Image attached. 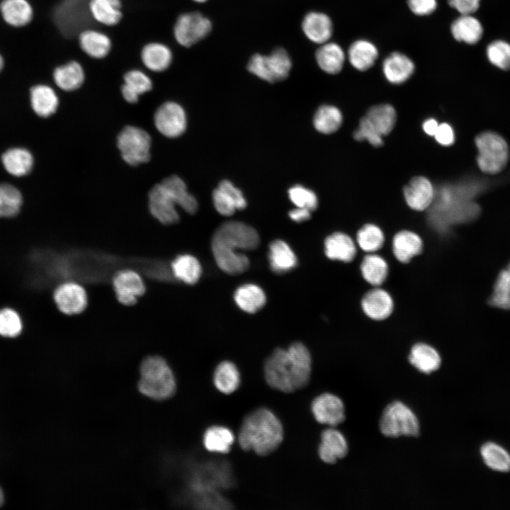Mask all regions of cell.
Listing matches in <instances>:
<instances>
[{
  "label": "cell",
  "instance_id": "obj_1",
  "mask_svg": "<svg viewBox=\"0 0 510 510\" xmlns=\"http://www.w3.org/2000/svg\"><path fill=\"white\" fill-rule=\"evenodd\" d=\"M259 236L251 226L239 221L222 224L214 232L211 241L212 252L217 265L230 275L246 271L249 260L238 251L253 250L259 244Z\"/></svg>",
  "mask_w": 510,
  "mask_h": 510
},
{
  "label": "cell",
  "instance_id": "obj_2",
  "mask_svg": "<svg viewBox=\"0 0 510 510\" xmlns=\"http://www.w3.org/2000/svg\"><path fill=\"white\" fill-rule=\"evenodd\" d=\"M264 376L273 389L292 392L305 387L312 371V357L301 342H295L288 348H277L264 363Z\"/></svg>",
  "mask_w": 510,
  "mask_h": 510
},
{
  "label": "cell",
  "instance_id": "obj_3",
  "mask_svg": "<svg viewBox=\"0 0 510 510\" xmlns=\"http://www.w3.org/2000/svg\"><path fill=\"white\" fill-rule=\"evenodd\" d=\"M150 213L163 225H173L179 221L178 205L190 214L198 210L196 198L187 190L185 182L178 176L172 175L155 184L148 194Z\"/></svg>",
  "mask_w": 510,
  "mask_h": 510
},
{
  "label": "cell",
  "instance_id": "obj_4",
  "mask_svg": "<svg viewBox=\"0 0 510 510\" xmlns=\"http://www.w3.org/2000/svg\"><path fill=\"white\" fill-rule=\"evenodd\" d=\"M283 438L279 419L268 409L259 408L244 419L239 432V443L244 450L266 455L276 450Z\"/></svg>",
  "mask_w": 510,
  "mask_h": 510
},
{
  "label": "cell",
  "instance_id": "obj_5",
  "mask_svg": "<svg viewBox=\"0 0 510 510\" xmlns=\"http://www.w3.org/2000/svg\"><path fill=\"white\" fill-rule=\"evenodd\" d=\"M139 391L156 400L171 397L176 391V379L167 362L158 356L145 358L140 368Z\"/></svg>",
  "mask_w": 510,
  "mask_h": 510
},
{
  "label": "cell",
  "instance_id": "obj_6",
  "mask_svg": "<svg viewBox=\"0 0 510 510\" xmlns=\"http://www.w3.org/2000/svg\"><path fill=\"white\" fill-rule=\"evenodd\" d=\"M246 68L259 79L269 83H276L288 76L292 69V60L285 49L278 47L268 55L260 53L253 55Z\"/></svg>",
  "mask_w": 510,
  "mask_h": 510
},
{
  "label": "cell",
  "instance_id": "obj_7",
  "mask_svg": "<svg viewBox=\"0 0 510 510\" xmlns=\"http://www.w3.org/2000/svg\"><path fill=\"white\" fill-rule=\"evenodd\" d=\"M478 149L477 164L487 174H497L506 164L509 149L506 141L498 134L485 132L475 140Z\"/></svg>",
  "mask_w": 510,
  "mask_h": 510
},
{
  "label": "cell",
  "instance_id": "obj_8",
  "mask_svg": "<svg viewBox=\"0 0 510 510\" xmlns=\"http://www.w3.org/2000/svg\"><path fill=\"white\" fill-rule=\"evenodd\" d=\"M380 429L382 434L387 437L417 436L419 434L416 416L400 402H392L385 407L380 419Z\"/></svg>",
  "mask_w": 510,
  "mask_h": 510
},
{
  "label": "cell",
  "instance_id": "obj_9",
  "mask_svg": "<svg viewBox=\"0 0 510 510\" xmlns=\"http://www.w3.org/2000/svg\"><path fill=\"white\" fill-rule=\"evenodd\" d=\"M151 144L152 139L149 133L133 125L125 126L117 137V146L121 157L131 166H137L149 161Z\"/></svg>",
  "mask_w": 510,
  "mask_h": 510
},
{
  "label": "cell",
  "instance_id": "obj_10",
  "mask_svg": "<svg viewBox=\"0 0 510 510\" xmlns=\"http://www.w3.org/2000/svg\"><path fill=\"white\" fill-rule=\"evenodd\" d=\"M212 28L211 21L198 11L181 13L173 27V35L178 44L190 47L206 38Z\"/></svg>",
  "mask_w": 510,
  "mask_h": 510
},
{
  "label": "cell",
  "instance_id": "obj_11",
  "mask_svg": "<svg viewBox=\"0 0 510 510\" xmlns=\"http://www.w3.org/2000/svg\"><path fill=\"white\" fill-rule=\"evenodd\" d=\"M52 299L57 310L67 315L83 312L87 305L85 289L72 280L58 283L52 291Z\"/></svg>",
  "mask_w": 510,
  "mask_h": 510
},
{
  "label": "cell",
  "instance_id": "obj_12",
  "mask_svg": "<svg viewBox=\"0 0 510 510\" xmlns=\"http://www.w3.org/2000/svg\"><path fill=\"white\" fill-rule=\"evenodd\" d=\"M154 123L162 135L169 138H176L186 131V112L180 104L167 101L162 103L155 111Z\"/></svg>",
  "mask_w": 510,
  "mask_h": 510
},
{
  "label": "cell",
  "instance_id": "obj_13",
  "mask_svg": "<svg viewBox=\"0 0 510 510\" xmlns=\"http://www.w3.org/2000/svg\"><path fill=\"white\" fill-rule=\"evenodd\" d=\"M113 285L118 300L125 305H134L146 290L141 276L132 269L117 272L113 278Z\"/></svg>",
  "mask_w": 510,
  "mask_h": 510
},
{
  "label": "cell",
  "instance_id": "obj_14",
  "mask_svg": "<svg viewBox=\"0 0 510 510\" xmlns=\"http://www.w3.org/2000/svg\"><path fill=\"white\" fill-rule=\"evenodd\" d=\"M361 306L369 319L383 321L392 314L394 300L390 293L383 288L372 287L363 295Z\"/></svg>",
  "mask_w": 510,
  "mask_h": 510
},
{
  "label": "cell",
  "instance_id": "obj_15",
  "mask_svg": "<svg viewBox=\"0 0 510 510\" xmlns=\"http://www.w3.org/2000/svg\"><path fill=\"white\" fill-rule=\"evenodd\" d=\"M356 241L349 234L336 231L324 240V253L330 261L351 263L358 254Z\"/></svg>",
  "mask_w": 510,
  "mask_h": 510
},
{
  "label": "cell",
  "instance_id": "obj_16",
  "mask_svg": "<svg viewBox=\"0 0 510 510\" xmlns=\"http://www.w3.org/2000/svg\"><path fill=\"white\" fill-rule=\"evenodd\" d=\"M311 407L315 419L320 424L336 426L345 419L344 404L332 394L319 395L312 401Z\"/></svg>",
  "mask_w": 510,
  "mask_h": 510
},
{
  "label": "cell",
  "instance_id": "obj_17",
  "mask_svg": "<svg viewBox=\"0 0 510 510\" xmlns=\"http://www.w3.org/2000/svg\"><path fill=\"white\" fill-rule=\"evenodd\" d=\"M212 202L215 210L224 216L232 215L237 210L244 209L246 206L242 191L228 180L220 181L213 191Z\"/></svg>",
  "mask_w": 510,
  "mask_h": 510
},
{
  "label": "cell",
  "instance_id": "obj_18",
  "mask_svg": "<svg viewBox=\"0 0 510 510\" xmlns=\"http://www.w3.org/2000/svg\"><path fill=\"white\" fill-rule=\"evenodd\" d=\"M422 237L409 230H400L391 239V251L394 257L402 264H408L423 251Z\"/></svg>",
  "mask_w": 510,
  "mask_h": 510
},
{
  "label": "cell",
  "instance_id": "obj_19",
  "mask_svg": "<svg viewBox=\"0 0 510 510\" xmlns=\"http://www.w3.org/2000/svg\"><path fill=\"white\" fill-rule=\"evenodd\" d=\"M404 200L407 205L416 211H424L432 203L434 189L431 181L426 177H413L403 188Z\"/></svg>",
  "mask_w": 510,
  "mask_h": 510
},
{
  "label": "cell",
  "instance_id": "obj_20",
  "mask_svg": "<svg viewBox=\"0 0 510 510\" xmlns=\"http://www.w3.org/2000/svg\"><path fill=\"white\" fill-rule=\"evenodd\" d=\"M78 42L82 52L94 60L104 59L112 49L110 38L93 28H83L78 34Z\"/></svg>",
  "mask_w": 510,
  "mask_h": 510
},
{
  "label": "cell",
  "instance_id": "obj_21",
  "mask_svg": "<svg viewBox=\"0 0 510 510\" xmlns=\"http://www.w3.org/2000/svg\"><path fill=\"white\" fill-rule=\"evenodd\" d=\"M302 30L306 38L314 43L322 45L329 40L333 34V23L324 13L311 11L302 21Z\"/></svg>",
  "mask_w": 510,
  "mask_h": 510
},
{
  "label": "cell",
  "instance_id": "obj_22",
  "mask_svg": "<svg viewBox=\"0 0 510 510\" xmlns=\"http://www.w3.org/2000/svg\"><path fill=\"white\" fill-rule=\"evenodd\" d=\"M171 49L165 43L152 41L145 44L140 51V60L149 71L159 73L169 68L173 62Z\"/></svg>",
  "mask_w": 510,
  "mask_h": 510
},
{
  "label": "cell",
  "instance_id": "obj_23",
  "mask_svg": "<svg viewBox=\"0 0 510 510\" xmlns=\"http://www.w3.org/2000/svg\"><path fill=\"white\" fill-rule=\"evenodd\" d=\"M414 69V62L400 52H392L382 62L383 74L393 84H401L407 81Z\"/></svg>",
  "mask_w": 510,
  "mask_h": 510
},
{
  "label": "cell",
  "instance_id": "obj_24",
  "mask_svg": "<svg viewBox=\"0 0 510 510\" xmlns=\"http://www.w3.org/2000/svg\"><path fill=\"white\" fill-rule=\"evenodd\" d=\"M407 357L412 366L426 374L437 370L441 365V357L436 348L424 341L414 344Z\"/></svg>",
  "mask_w": 510,
  "mask_h": 510
},
{
  "label": "cell",
  "instance_id": "obj_25",
  "mask_svg": "<svg viewBox=\"0 0 510 510\" xmlns=\"http://www.w3.org/2000/svg\"><path fill=\"white\" fill-rule=\"evenodd\" d=\"M87 8L90 17L105 26L118 25L122 20V0H88Z\"/></svg>",
  "mask_w": 510,
  "mask_h": 510
},
{
  "label": "cell",
  "instance_id": "obj_26",
  "mask_svg": "<svg viewBox=\"0 0 510 510\" xmlns=\"http://www.w3.org/2000/svg\"><path fill=\"white\" fill-rule=\"evenodd\" d=\"M359 268L363 280L372 287H381L389 272L387 260L377 252L363 254Z\"/></svg>",
  "mask_w": 510,
  "mask_h": 510
},
{
  "label": "cell",
  "instance_id": "obj_27",
  "mask_svg": "<svg viewBox=\"0 0 510 510\" xmlns=\"http://www.w3.org/2000/svg\"><path fill=\"white\" fill-rule=\"evenodd\" d=\"M319 456L326 463H334L348 453L344 436L337 430L328 429L322 433L318 449Z\"/></svg>",
  "mask_w": 510,
  "mask_h": 510
},
{
  "label": "cell",
  "instance_id": "obj_28",
  "mask_svg": "<svg viewBox=\"0 0 510 510\" xmlns=\"http://www.w3.org/2000/svg\"><path fill=\"white\" fill-rule=\"evenodd\" d=\"M52 77L55 84L64 91L79 89L85 81V71L80 62L71 60L55 68Z\"/></svg>",
  "mask_w": 510,
  "mask_h": 510
},
{
  "label": "cell",
  "instance_id": "obj_29",
  "mask_svg": "<svg viewBox=\"0 0 510 510\" xmlns=\"http://www.w3.org/2000/svg\"><path fill=\"white\" fill-rule=\"evenodd\" d=\"M151 78L142 70L132 69L123 75V84L120 90L123 98L130 103L138 101L140 95L152 89Z\"/></svg>",
  "mask_w": 510,
  "mask_h": 510
},
{
  "label": "cell",
  "instance_id": "obj_30",
  "mask_svg": "<svg viewBox=\"0 0 510 510\" xmlns=\"http://www.w3.org/2000/svg\"><path fill=\"white\" fill-rule=\"evenodd\" d=\"M346 55L342 47L335 42H327L320 45L315 52L319 67L327 74H336L341 72Z\"/></svg>",
  "mask_w": 510,
  "mask_h": 510
},
{
  "label": "cell",
  "instance_id": "obj_31",
  "mask_svg": "<svg viewBox=\"0 0 510 510\" xmlns=\"http://www.w3.org/2000/svg\"><path fill=\"white\" fill-rule=\"evenodd\" d=\"M0 12L4 21L13 27L25 26L33 18V8L28 0H2Z\"/></svg>",
  "mask_w": 510,
  "mask_h": 510
},
{
  "label": "cell",
  "instance_id": "obj_32",
  "mask_svg": "<svg viewBox=\"0 0 510 510\" xmlns=\"http://www.w3.org/2000/svg\"><path fill=\"white\" fill-rule=\"evenodd\" d=\"M30 99L35 113L42 118L55 113L59 105V98L55 91L46 84L33 86L30 91Z\"/></svg>",
  "mask_w": 510,
  "mask_h": 510
},
{
  "label": "cell",
  "instance_id": "obj_33",
  "mask_svg": "<svg viewBox=\"0 0 510 510\" xmlns=\"http://www.w3.org/2000/svg\"><path fill=\"white\" fill-rule=\"evenodd\" d=\"M378 57L376 46L369 40L360 39L348 47L347 57L350 64L357 70L364 72L371 68Z\"/></svg>",
  "mask_w": 510,
  "mask_h": 510
},
{
  "label": "cell",
  "instance_id": "obj_34",
  "mask_svg": "<svg viewBox=\"0 0 510 510\" xmlns=\"http://www.w3.org/2000/svg\"><path fill=\"white\" fill-rule=\"evenodd\" d=\"M450 31L457 41L473 45L481 39L483 28L479 20L472 15H460L452 23Z\"/></svg>",
  "mask_w": 510,
  "mask_h": 510
},
{
  "label": "cell",
  "instance_id": "obj_35",
  "mask_svg": "<svg viewBox=\"0 0 510 510\" xmlns=\"http://www.w3.org/2000/svg\"><path fill=\"white\" fill-rule=\"evenodd\" d=\"M170 270L174 278L190 285L197 283L202 273L199 261L187 254L177 256L172 261Z\"/></svg>",
  "mask_w": 510,
  "mask_h": 510
},
{
  "label": "cell",
  "instance_id": "obj_36",
  "mask_svg": "<svg viewBox=\"0 0 510 510\" xmlns=\"http://www.w3.org/2000/svg\"><path fill=\"white\" fill-rule=\"evenodd\" d=\"M268 259L271 270L278 273L288 272L297 264L295 253L286 242L280 239L270 244Z\"/></svg>",
  "mask_w": 510,
  "mask_h": 510
},
{
  "label": "cell",
  "instance_id": "obj_37",
  "mask_svg": "<svg viewBox=\"0 0 510 510\" xmlns=\"http://www.w3.org/2000/svg\"><path fill=\"white\" fill-rule=\"evenodd\" d=\"M237 306L248 313H255L261 310L266 301L264 290L254 284H244L239 287L234 295Z\"/></svg>",
  "mask_w": 510,
  "mask_h": 510
},
{
  "label": "cell",
  "instance_id": "obj_38",
  "mask_svg": "<svg viewBox=\"0 0 510 510\" xmlns=\"http://www.w3.org/2000/svg\"><path fill=\"white\" fill-rule=\"evenodd\" d=\"M355 241L358 248L363 253H376L382 248L385 235L378 225L366 223L356 231Z\"/></svg>",
  "mask_w": 510,
  "mask_h": 510
},
{
  "label": "cell",
  "instance_id": "obj_39",
  "mask_svg": "<svg viewBox=\"0 0 510 510\" xmlns=\"http://www.w3.org/2000/svg\"><path fill=\"white\" fill-rule=\"evenodd\" d=\"M1 162L10 174L23 176L31 171L33 157L28 150L16 147L5 152L1 157Z\"/></svg>",
  "mask_w": 510,
  "mask_h": 510
},
{
  "label": "cell",
  "instance_id": "obj_40",
  "mask_svg": "<svg viewBox=\"0 0 510 510\" xmlns=\"http://www.w3.org/2000/svg\"><path fill=\"white\" fill-rule=\"evenodd\" d=\"M234 441L232 431L222 426H212L203 435V445L210 452L227 453Z\"/></svg>",
  "mask_w": 510,
  "mask_h": 510
},
{
  "label": "cell",
  "instance_id": "obj_41",
  "mask_svg": "<svg viewBox=\"0 0 510 510\" xmlns=\"http://www.w3.org/2000/svg\"><path fill=\"white\" fill-rule=\"evenodd\" d=\"M240 380L237 368L229 361L220 363L213 374L215 386L220 392L226 395L234 392L238 388Z\"/></svg>",
  "mask_w": 510,
  "mask_h": 510
},
{
  "label": "cell",
  "instance_id": "obj_42",
  "mask_svg": "<svg viewBox=\"0 0 510 510\" xmlns=\"http://www.w3.org/2000/svg\"><path fill=\"white\" fill-rule=\"evenodd\" d=\"M366 116L382 136L388 135L392 130L397 120V113L394 107L385 103L370 107Z\"/></svg>",
  "mask_w": 510,
  "mask_h": 510
},
{
  "label": "cell",
  "instance_id": "obj_43",
  "mask_svg": "<svg viewBox=\"0 0 510 510\" xmlns=\"http://www.w3.org/2000/svg\"><path fill=\"white\" fill-rule=\"evenodd\" d=\"M343 120L340 110L330 105L320 106L314 116L315 129L322 134H332L339 130Z\"/></svg>",
  "mask_w": 510,
  "mask_h": 510
},
{
  "label": "cell",
  "instance_id": "obj_44",
  "mask_svg": "<svg viewBox=\"0 0 510 510\" xmlns=\"http://www.w3.org/2000/svg\"><path fill=\"white\" fill-rule=\"evenodd\" d=\"M24 322L21 313L14 307L4 306L0 308V336L13 339L21 335Z\"/></svg>",
  "mask_w": 510,
  "mask_h": 510
},
{
  "label": "cell",
  "instance_id": "obj_45",
  "mask_svg": "<svg viewBox=\"0 0 510 510\" xmlns=\"http://www.w3.org/2000/svg\"><path fill=\"white\" fill-rule=\"evenodd\" d=\"M23 198L21 192L8 183L0 184V219H11L20 212Z\"/></svg>",
  "mask_w": 510,
  "mask_h": 510
},
{
  "label": "cell",
  "instance_id": "obj_46",
  "mask_svg": "<svg viewBox=\"0 0 510 510\" xmlns=\"http://www.w3.org/2000/svg\"><path fill=\"white\" fill-rule=\"evenodd\" d=\"M482 459L487 467L499 472L510 470V455L500 446L488 442L480 449Z\"/></svg>",
  "mask_w": 510,
  "mask_h": 510
},
{
  "label": "cell",
  "instance_id": "obj_47",
  "mask_svg": "<svg viewBox=\"0 0 510 510\" xmlns=\"http://www.w3.org/2000/svg\"><path fill=\"white\" fill-rule=\"evenodd\" d=\"M489 304L499 309L510 310V273L506 268L499 273Z\"/></svg>",
  "mask_w": 510,
  "mask_h": 510
},
{
  "label": "cell",
  "instance_id": "obj_48",
  "mask_svg": "<svg viewBox=\"0 0 510 510\" xmlns=\"http://www.w3.org/2000/svg\"><path fill=\"white\" fill-rule=\"evenodd\" d=\"M487 57L491 64L503 69H510V44L498 40L491 42L487 47Z\"/></svg>",
  "mask_w": 510,
  "mask_h": 510
},
{
  "label": "cell",
  "instance_id": "obj_49",
  "mask_svg": "<svg viewBox=\"0 0 510 510\" xmlns=\"http://www.w3.org/2000/svg\"><path fill=\"white\" fill-rule=\"evenodd\" d=\"M288 196L291 202L298 208H304L314 211L318 206V199L316 194L311 190L296 185L288 190Z\"/></svg>",
  "mask_w": 510,
  "mask_h": 510
},
{
  "label": "cell",
  "instance_id": "obj_50",
  "mask_svg": "<svg viewBox=\"0 0 510 510\" xmlns=\"http://www.w3.org/2000/svg\"><path fill=\"white\" fill-rule=\"evenodd\" d=\"M353 137L357 141L366 140L374 147H380L383 144L382 136L366 115L360 120L359 126L353 132Z\"/></svg>",
  "mask_w": 510,
  "mask_h": 510
},
{
  "label": "cell",
  "instance_id": "obj_51",
  "mask_svg": "<svg viewBox=\"0 0 510 510\" xmlns=\"http://www.w3.org/2000/svg\"><path fill=\"white\" fill-rule=\"evenodd\" d=\"M407 4L411 11L419 16L430 15L437 8L436 0H407Z\"/></svg>",
  "mask_w": 510,
  "mask_h": 510
},
{
  "label": "cell",
  "instance_id": "obj_52",
  "mask_svg": "<svg viewBox=\"0 0 510 510\" xmlns=\"http://www.w3.org/2000/svg\"><path fill=\"white\" fill-rule=\"evenodd\" d=\"M448 2L460 15H472L479 8L480 0H448Z\"/></svg>",
  "mask_w": 510,
  "mask_h": 510
},
{
  "label": "cell",
  "instance_id": "obj_53",
  "mask_svg": "<svg viewBox=\"0 0 510 510\" xmlns=\"http://www.w3.org/2000/svg\"><path fill=\"white\" fill-rule=\"evenodd\" d=\"M436 140L441 145L450 146L454 142V132L451 126L446 123L438 125L434 136Z\"/></svg>",
  "mask_w": 510,
  "mask_h": 510
},
{
  "label": "cell",
  "instance_id": "obj_54",
  "mask_svg": "<svg viewBox=\"0 0 510 510\" xmlns=\"http://www.w3.org/2000/svg\"><path fill=\"white\" fill-rule=\"evenodd\" d=\"M312 211L304 208H298L290 210L288 213L290 218L297 222L308 220L311 217Z\"/></svg>",
  "mask_w": 510,
  "mask_h": 510
},
{
  "label": "cell",
  "instance_id": "obj_55",
  "mask_svg": "<svg viewBox=\"0 0 510 510\" xmlns=\"http://www.w3.org/2000/svg\"><path fill=\"white\" fill-rule=\"evenodd\" d=\"M438 125L436 120L429 118L423 123L422 128L426 134L430 136H434Z\"/></svg>",
  "mask_w": 510,
  "mask_h": 510
},
{
  "label": "cell",
  "instance_id": "obj_56",
  "mask_svg": "<svg viewBox=\"0 0 510 510\" xmlns=\"http://www.w3.org/2000/svg\"><path fill=\"white\" fill-rule=\"evenodd\" d=\"M4 494H3V492H2L1 489L0 488V506H1L3 504V503H4Z\"/></svg>",
  "mask_w": 510,
  "mask_h": 510
},
{
  "label": "cell",
  "instance_id": "obj_57",
  "mask_svg": "<svg viewBox=\"0 0 510 510\" xmlns=\"http://www.w3.org/2000/svg\"><path fill=\"white\" fill-rule=\"evenodd\" d=\"M4 61L3 57L0 54V72L1 71V69L4 67Z\"/></svg>",
  "mask_w": 510,
  "mask_h": 510
},
{
  "label": "cell",
  "instance_id": "obj_58",
  "mask_svg": "<svg viewBox=\"0 0 510 510\" xmlns=\"http://www.w3.org/2000/svg\"><path fill=\"white\" fill-rule=\"evenodd\" d=\"M192 1H195V2H196V3H205V2H206V1H208V0H192Z\"/></svg>",
  "mask_w": 510,
  "mask_h": 510
}]
</instances>
